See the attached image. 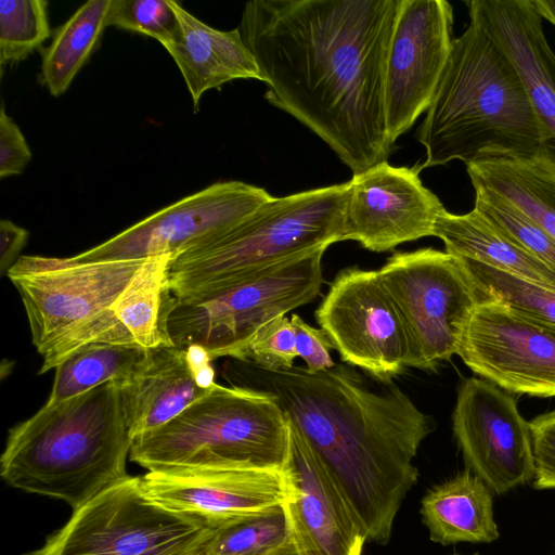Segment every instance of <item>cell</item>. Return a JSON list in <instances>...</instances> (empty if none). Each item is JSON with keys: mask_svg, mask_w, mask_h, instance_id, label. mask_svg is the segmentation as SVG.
<instances>
[{"mask_svg": "<svg viewBox=\"0 0 555 555\" xmlns=\"http://www.w3.org/2000/svg\"><path fill=\"white\" fill-rule=\"evenodd\" d=\"M50 36L48 2L44 0L0 1V63H17Z\"/></svg>", "mask_w": 555, "mask_h": 555, "instance_id": "obj_30", "label": "cell"}, {"mask_svg": "<svg viewBox=\"0 0 555 555\" xmlns=\"http://www.w3.org/2000/svg\"><path fill=\"white\" fill-rule=\"evenodd\" d=\"M295 554L283 506L215 528L204 555Z\"/></svg>", "mask_w": 555, "mask_h": 555, "instance_id": "obj_29", "label": "cell"}, {"mask_svg": "<svg viewBox=\"0 0 555 555\" xmlns=\"http://www.w3.org/2000/svg\"><path fill=\"white\" fill-rule=\"evenodd\" d=\"M150 349L137 344L92 343L69 354L55 367L46 403L72 399L109 382L132 379L147 361Z\"/></svg>", "mask_w": 555, "mask_h": 555, "instance_id": "obj_26", "label": "cell"}, {"mask_svg": "<svg viewBox=\"0 0 555 555\" xmlns=\"http://www.w3.org/2000/svg\"><path fill=\"white\" fill-rule=\"evenodd\" d=\"M422 166L395 167L383 162L349 180L340 241H356L371 251L434 236L446 210L421 178Z\"/></svg>", "mask_w": 555, "mask_h": 555, "instance_id": "obj_16", "label": "cell"}, {"mask_svg": "<svg viewBox=\"0 0 555 555\" xmlns=\"http://www.w3.org/2000/svg\"><path fill=\"white\" fill-rule=\"evenodd\" d=\"M288 449V421L272 396L216 384L165 425L135 437L130 459L147 472L283 469Z\"/></svg>", "mask_w": 555, "mask_h": 555, "instance_id": "obj_6", "label": "cell"}, {"mask_svg": "<svg viewBox=\"0 0 555 555\" xmlns=\"http://www.w3.org/2000/svg\"><path fill=\"white\" fill-rule=\"evenodd\" d=\"M144 260L20 257L7 274L22 298L38 352L42 356L66 335L109 312Z\"/></svg>", "mask_w": 555, "mask_h": 555, "instance_id": "obj_10", "label": "cell"}, {"mask_svg": "<svg viewBox=\"0 0 555 555\" xmlns=\"http://www.w3.org/2000/svg\"><path fill=\"white\" fill-rule=\"evenodd\" d=\"M534 456L535 489H555V410L538 415L530 422Z\"/></svg>", "mask_w": 555, "mask_h": 555, "instance_id": "obj_34", "label": "cell"}, {"mask_svg": "<svg viewBox=\"0 0 555 555\" xmlns=\"http://www.w3.org/2000/svg\"><path fill=\"white\" fill-rule=\"evenodd\" d=\"M170 258H146L112 306L134 341L146 349L173 346L167 327L176 301L168 279Z\"/></svg>", "mask_w": 555, "mask_h": 555, "instance_id": "obj_25", "label": "cell"}, {"mask_svg": "<svg viewBox=\"0 0 555 555\" xmlns=\"http://www.w3.org/2000/svg\"><path fill=\"white\" fill-rule=\"evenodd\" d=\"M297 357L295 334L291 320L280 317L264 325L251 340L244 360L270 370L294 366Z\"/></svg>", "mask_w": 555, "mask_h": 555, "instance_id": "obj_33", "label": "cell"}, {"mask_svg": "<svg viewBox=\"0 0 555 555\" xmlns=\"http://www.w3.org/2000/svg\"><path fill=\"white\" fill-rule=\"evenodd\" d=\"M289 320L295 334L296 353L306 363V369L310 373H318L333 367L335 362L330 353L333 346L325 332L311 326L296 313Z\"/></svg>", "mask_w": 555, "mask_h": 555, "instance_id": "obj_35", "label": "cell"}, {"mask_svg": "<svg viewBox=\"0 0 555 555\" xmlns=\"http://www.w3.org/2000/svg\"><path fill=\"white\" fill-rule=\"evenodd\" d=\"M349 182L272 197L247 219L170 258L176 298H192L246 280L279 262L340 242Z\"/></svg>", "mask_w": 555, "mask_h": 555, "instance_id": "obj_5", "label": "cell"}, {"mask_svg": "<svg viewBox=\"0 0 555 555\" xmlns=\"http://www.w3.org/2000/svg\"><path fill=\"white\" fill-rule=\"evenodd\" d=\"M399 0H254L238 30L266 100L352 171L387 162L385 68Z\"/></svg>", "mask_w": 555, "mask_h": 555, "instance_id": "obj_1", "label": "cell"}, {"mask_svg": "<svg viewBox=\"0 0 555 555\" xmlns=\"http://www.w3.org/2000/svg\"><path fill=\"white\" fill-rule=\"evenodd\" d=\"M469 22L480 27L516 68L539 119L540 157L555 172V52L532 0L466 1Z\"/></svg>", "mask_w": 555, "mask_h": 555, "instance_id": "obj_19", "label": "cell"}, {"mask_svg": "<svg viewBox=\"0 0 555 555\" xmlns=\"http://www.w3.org/2000/svg\"><path fill=\"white\" fill-rule=\"evenodd\" d=\"M315 320L340 359L376 380L390 383L409 366L406 333L377 270L349 267L339 271Z\"/></svg>", "mask_w": 555, "mask_h": 555, "instance_id": "obj_12", "label": "cell"}, {"mask_svg": "<svg viewBox=\"0 0 555 555\" xmlns=\"http://www.w3.org/2000/svg\"><path fill=\"white\" fill-rule=\"evenodd\" d=\"M455 555H459V554H455ZM474 555H478V554H474Z\"/></svg>", "mask_w": 555, "mask_h": 555, "instance_id": "obj_39", "label": "cell"}, {"mask_svg": "<svg viewBox=\"0 0 555 555\" xmlns=\"http://www.w3.org/2000/svg\"><path fill=\"white\" fill-rule=\"evenodd\" d=\"M144 492L157 503L218 528L267 513L283 504V469L240 467L147 472Z\"/></svg>", "mask_w": 555, "mask_h": 555, "instance_id": "obj_17", "label": "cell"}, {"mask_svg": "<svg viewBox=\"0 0 555 555\" xmlns=\"http://www.w3.org/2000/svg\"><path fill=\"white\" fill-rule=\"evenodd\" d=\"M456 354L475 374L509 393L555 397V331L500 301H478Z\"/></svg>", "mask_w": 555, "mask_h": 555, "instance_id": "obj_14", "label": "cell"}, {"mask_svg": "<svg viewBox=\"0 0 555 555\" xmlns=\"http://www.w3.org/2000/svg\"><path fill=\"white\" fill-rule=\"evenodd\" d=\"M211 360L198 346L150 349L142 370L117 382L132 438L159 428L207 395L216 385Z\"/></svg>", "mask_w": 555, "mask_h": 555, "instance_id": "obj_20", "label": "cell"}, {"mask_svg": "<svg viewBox=\"0 0 555 555\" xmlns=\"http://www.w3.org/2000/svg\"><path fill=\"white\" fill-rule=\"evenodd\" d=\"M452 430L466 469L498 495L534 479L530 423L515 398L493 383L464 379L457 389Z\"/></svg>", "mask_w": 555, "mask_h": 555, "instance_id": "obj_15", "label": "cell"}, {"mask_svg": "<svg viewBox=\"0 0 555 555\" xmlns=\"http://www.w3.org/2000/svg\"><path fill=\"white\" fill-rule=\"evenodd\" d=\"M421 515L430 539L442 545L489 543L500 535L493 493L468 469L430 489L422 499Z\"/></svg>", "mask_w": 555, "mask_h": 555, "instance_id": "obj_22", "label": "cell"}, {"mask_svg": "<svg viewBox=\"0 0 555 555\" xmlns=\"http://www.w3.org/2000/svg\"><path fill=\"white\" fill-rule=\"evenodd\" d=\"M282 504L295 555H361L366 534L298 430L288 422Z\"/></svg>", "mask_w": 555, "mask_h": 555, "instance_id": "obj_18", "label": "cell"}, {"mask_svg": "<svg viewBox=\"0 0 555 555\" xmlns=\"http://www.w3.org/2000/svg\"><path fill=\"white\" fill-rule=\"evenodd\" d=\"M272 197L264 189L242 181L214 183L69 258L98 262L175 257L230 231Z\"/></svg>", "mask_w": 555, "mask_h": 555, "instance_id": "obj_11", "label": "cell"}, {"mask_svg": "<svg viewBox=\"0 0 555 555\" xmlns=\"http://www.w3.org/2000/svg\"><path fill=\"white\" fill-rule=\"evenodd\" d=\"M422 168L459 159L540 157L544 132L509 59L476 24L453 39L435 98L415 134Z\"/></svg>", "mask_w": 555, "mask_h": 555, "instance_id": "obj_3", "label": "cell"}, {"mask_svg": "<svg viewBox=\"0 0 555 555\" xmlns=\"http://www.w3.org/2000/svg\"><path fill=\"white\" fill-rule=\"evenodd\" d=\"M474 208L508 238L555 270V240L503 196L475 188Z\"/></svg>", "mask_w": 555, "mask_h": 555, "instance_id": "obj_31", "label": "cell"}, {"mask_svg": "<svg viewBox=\"0 0 555 555\" xmlns=\"http://www.w3.org/2000/svg\"><path fill=\"white\" fill-rule=\"evenodd\" d=\"M228 378L278 401L367 540L388 543L401 503L417 480L413 460L435 428L431 416L396 385L375 388L343 364L310 373L304 366L270 370L233 359Z\"/></svg>", "mask_w": 555, "mask_h": 555, "instance_id": "obj_2", "label": "cell"}, {"mask_svg": "<svg viewBox=\"0 0 555 555\" xmlns=\"http://www.w3.org/2000/svg\"><path fill=\"white\" fill-rule=\"evenodd\" d=\"M133 438L117 382L55 404L13 426L0 459L3 480L77 509L125 479Z\"/></svg>", "mask_w": 555, "mask_h": 555, "instance_id": "obj_4", "label": "cell"}, {"mask_svg": "<svg viewBox=\"0 0 555 555\" xmlns=\"http://www.w3.org/2000/svg\"><path fill=\"white\" fill-rule=\"evenodd\" d=\"M106 25L153 37L163 47L179 26L171 0H111Z\"/></svg>", "mask_w": 555, "mask_h": 555, "instance_id": "obj_32", "label": "cell"}, {"mask_svg": "<svg viewBox=\"0 0 555 555\" xmlns=\"http://www.w3.org/2000/svg\"><path fill=\"white\" fill-rule=\"evenodd\" d=\"M478 300L500 301L555 331V289L541 286L485 263L456 258Z\"/></svg>", "mask_w": 555, "mask_h": 555, "instance_id": "obj_28", "label": "cell"}, {"mask_svg": "<svg viewBox=\"0 0 555 555\" xmlns=\"http://www.w3.org/2000/svg\"><path fill=\"white\" fill-rule=\"evenodd\" d=\"M293 555H295V554H293Z\"/></svg>", "mask_w": 555, "mask_h": 555, "instance_id": "obj_40", "label": "cell"}, {"mask_svg": "<svg viewBox=\"0 0 555 555\" xmlns=\"http://www.w3.org/2000/svg\"><path fill=\"white\" fill-rule=\"evenodd\" d=\"M446 0H399L385 68V119L391 144L429 108L453 43Z\"/></svg>", "mask_w": 555, "mask_h": 555, "instance_id": "obj_13", "label": "cell"}, {"mask_svg": "<svg viewBox=\"0 0 555 555\" xmlns=\"http://www.w3.org/2000/svg\"><path fill=\"white\" fill-rule=\"evenodd\" d=\"M377 272L405 330L409 366L434 370L456 354L479 301L459 260L427 247L395 253Z\"/></svg>", "mask_w": 555, "mask_h": 555, "instance_id": "obj_9", "label": "cell"}, {"mask_svg": "<svg viewBox=\"0 0 555 555\" xmlns=\"http://www.w3.org/2000/svg\"><path fill=\"white\" fill-rule=\"evenodd\" d=\"M532 3L542 18L555 25V0H532Z\"/></svg>", "mask_w": 555, "mask_h": 555, "instance_id": "obj_38", "label": "cell"}, {"mask_svg": "<svg viewBox=\"0 0 555 555\" xmlns=\"http://www.w3.org/2000/svg\"><path fill=\"white\" fill-rule=\"evenodd\" d=\"M111 0H90L60 26L42 52L41 83L53 96L63 94L95 49Z\"/></svg>", "mask_w": 555, "mask_h": 555, "instance_id": "obj_27", "label": "cell"}, {"mask_svg": "<svg viewBox=\"0 0 555 555\" xmlns=\"http://www.w3.org/2000/svg\"><path fill=\"white\" fill-rule=\"evenodd\" d=\"M28 231L10 220L0 221V272L8 273L20 258L28 240Z\"/></svg>", "mask_w": 555, "mask_h": 555, "instance_id": "obj_37", "label": "cell"}, {"mask_svg": "<svg viewBox=\"0 0 555 555\" xmlns=\"http://www.w3.org/2000/svg\"><path fill=\"white\" fill-rule=\"evenodd\" d=\"M31 159L28 147L18 126L7 115L4 105L0 111V178L23 172Z\"/></svg>", "mask_w": 555, "mask_h": 555, "instance_id": "obj_36", "label": "cell"}, {"mask_svg": "<svg viewBox=\"0 0 555 555\" xmlns=\"http://www.w3.org/2000/svg\"><path fill=\"white\" fill-rule=\"evenodd\" d=\"M326 249L295 256L212 293L176 298L167 323L172 345L202 347L211 359L244 360L264 325L318 297Z\"/></svg>", "mask_w": 555, "mask_h": 555, "instance_id": "obj_7", "label": "cell"}, {"mask_svg": "<svg viewBox=\"0 0 555 555\" xmlns=\"http://www.w3.org/2000/svg\"><path fill=\"white\" fill-rule=\"evenodd\" d=\"M473 188L517 206L555 240V172L541 158H490L466 164Z\"/></svg>", "mask_w": 555, "mask_h": 555, "instance_id": "obj_24", "label": "cell"}, {"mask_svg": "<svg viewBox=\"0 0 555 555\" xmlns=\"http://www.w3.org/2000/svg\"><path fill=\"white\" fill-rule=\"evenodd\" d=\"M434 236L455 258L475 260L555 289V270L508 238L475 208L462 215L446 209L436 221Z\"/></svg>", "mask_w": 555, "mask_h": 555, "instance_id": "obj_23", "label": "cell"}, {"mask_svg": "<svg viewBox=\"0 0 555 555\" xmlns=\"http://www.w3.org/2000/svg\"><path fill=\"white\" fill-rule=\"evenodd\" d=\"M215 528L172 511L128 476L74 509L43 545L25 555H204Z\"/></svg>", "mask_w": 555, "mask_h": 555, "instance_id": "obj_8", "label": "cell"}, {"mask_svg": "<svg viewBox=\"0 0 555 555\" xmlns=\"http://www.w3.org/2000/svg\"><path fill=\"white\" fill-rule=\"evenodd\" d=\"M178 18L173 39L164 48L186 83L195 111L202 95L235 79L261 81L258 65L238 28L218 30L203 23L171 0Z\"/></svg>", "mask_w": 555, "mask_h": 555, "instance_id": "obj_21", "label": "cell"}]
</instances>
